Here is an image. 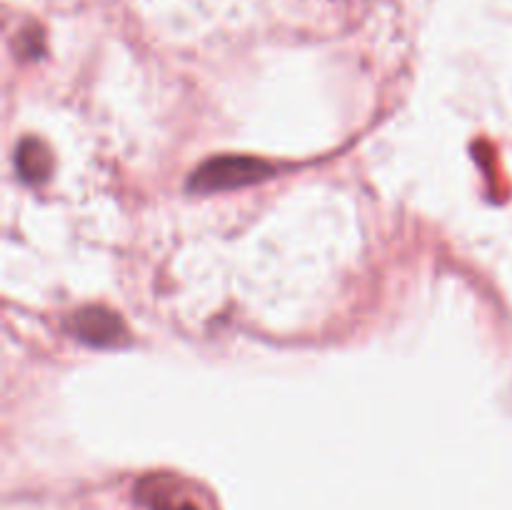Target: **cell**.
<instances>
[{
  "label": "cell",
  "mask_w": 512,
  "mask_h": 510,
  "mask_svg": "<svg viewBox=\"0 0 512 510\" xmlns=\"http://www.w3.org/2000/svg\"><path fill=\"white\" fill-rule=\"evenodd\" d=\"M273 175V168L258 158H245V155H225L213 158L200 165L190 178V188L198 193H215V190H233L243 185L258 183Z\"/></svg>",
  "instance_id": "1"
},
{
  "label": "cell",
  "mask_w": 512,
  "mask_h": 510,
  "mask_svg": "<svg viewBox=\"0 0 512 510\" xmlns=\"http://www.w3.org/2000/svg\"><path fill=\"white\" fill-rule=\"evenodd\" d=\"M143 500L150 510H198L190 500L175 498L173 493H168L160 485H155L153 490H148V485H143Z\"/></svg>",
  "instance_id": "4"
},
{
  "label": "cell",
  "mask_w": 512,
  "mask_h": 510,
  "mask_svg": "<svg viewBox=\"0 0 512 510\" xmlns=\"http://www.w3.org/2000/svg\"><path fill=\"white\" fill-rule=\"evenodd\" d=\"M68 330L83 343L95 345V348H110V345H118L120 340H125L128 330L125 323L108 308H100V305H90V308L78 310V313L70 318Z\"/></svg>",
  "instance_id": "2"
},
{
  "label": "cell",
  "mask_w": 512,
  "mask_h": 510,
  "mask_svg": "<svg viewBox=\"0 0 512 510\" xmlns=\"http://www.w3.org/2000/svg\"><path fill=\"white\" fill-rule=\"evenodd\" d=\"M18 173L23 175V180L28 183H40V180L48 178L50 168H53V160L50 153L45 150L43 143L38 140H23V145L18 148Z\"/></svg>",
  "instance_id": "3"
}]
</instances>
